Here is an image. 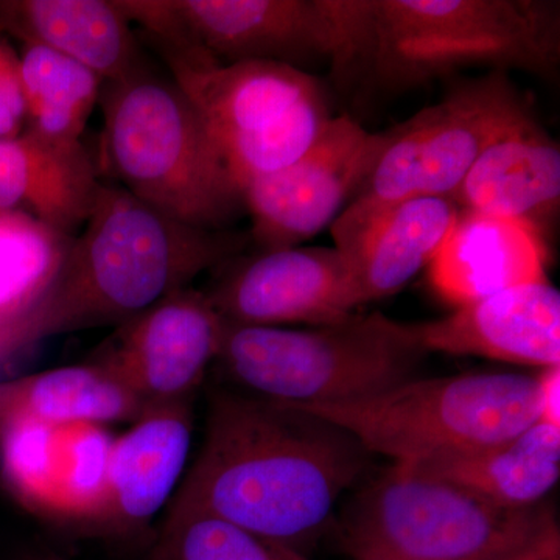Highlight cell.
<instances>
[{
  "label": "cell",
  "mask_w": 560,
  "mask_h": 560,
  "mask_svg": "<svg viewBox=\"0 0 560 560\" xmlns=\"http://www.w3.org/2000/svg\"><path fill=\"white\" fill-rule=\"evenodd\" d=\"M0 33L57 51L97 73L103 83L150 66L114 0H0Z\"/></svg>",
  "instance_id": "cell-18"
},
{
  "label": "cell",
  "mask_w": 560,
  "mask_h": 560,
  "mask_svg": "<svg viewBox=\"0 0 560 560\" xmlns=\"http://www.w3.org/2000/svg\"><path fill=\"white\" fill-rule=\"evenodd\" d=\"M150 560H308L302 552L201 512L168 510Z\"/></svg>",
  "instance_id": "cell-26"
},
{
  "label": "cell",
  "mask_w": 560,
  "mask_h": 560,
  "mask_svg": "<svg viewBox=\"0 0 560 560\" xmlns=\"http://www.w3.org/2000/svg\"><path fill=\"white\" fill-rule=\"evenodd\" d=\"M298 408L397 464L500 444L539 420L536 377L503 372L411 378L363 399Z\"/></svg>",
  "instance_id": "cell-8"
},
{
  "label": "cell",
  "mask_w": 560,
  "mask_h": 560,
  "mask_svg": "<svg viewBox=\"0 0 560 560\" xmlns=\"http://www.w3.org/2000/svg\"><path fill=\"white\" fill-rule=\"evenodd\" d=\"M345 551L353 560H393L374 555V552L357 550V548H346ZM503 560H560V540L551 541V544L544 545V547L536 548V550L526 551L523 555Z\"/></svg>",
  "instance_id": "cell-30"
},
{
  "label": "cell",
  "mask_w": 560,
  "mask_h": 560,
  "mask_svg": "<svg viewBox=\"0 0 560 560\" xmlns=\"http://www.w3.org/2000/svg\"><path fill=\"white\" fill-rule=\"evenodd\" d=\"M452 200L460 212L518 221L548 242L560 206V147L533 119L478 158Z\"/></svg>",
  "instance_id": "cell-16"
},
{
  "label": "cell",
  "mask_w": 560,
  "mask_h": 560,
  "mask_svg": "<svg viewBox=\"0 0 560 560\" xmlns=\"http://www.w3.org/2000/svg\"><path fill=\"white\" fill-rule=\"evenodd\" d=\"M156 49L198 50L220 65L268 61L304 70L329 62L348 91L364 0H114Z\"/></svg>",
  "instance_id": "cell-7"
},
{
  "label": "cell",
  "mask_w": 560,
  "mask_h": 560,
  "mask_svg": "<svg viewBox=\"0 0 560 560\" xmlns=\"http://www.w3.org/2000/svg\"><path fill=\"white\" fill-rule=\"evenodd\" d=\"M114 440L97 423L58 427L49 515L51 521L98 523Z\"/></svg>",
  "instance_id": "cell-25"
},
{
  "label": "cell",
  "mask_w": 560,
  "mask_h": 560,
  "mask_svg": "<svg viewBox=\"0 0 560 560\" xmlns=\"http://www.w3.org/2000/svg\"><path fill=\"white\" fill-rule=\"evenodd\" d=\"M58 427L14 422L0 429V471L28 510L49 515Z\"/></svg>",
  "instance_id": "cell-27"
},
{
  "label": "cell",
  "mask_w": 560,
  "mask_h": 560,
  "mask_svg": "<svg viewBox=\"0 0 560 560\" xmlns=\"http://www.w3.org/2000/svg\"><path fill=\"white\" fill-rule=\"evenodd\" d=\"M20 57L27 105L25 130L54 145H83L81 136L101 102V77L35 44H22Z\"/></svg>",
  "instance_id": "cell-24"
},
{
  "label": "cell",
  "mask_w": 560,
  "mask_h": 560,
  "mask_svg": "<svg viewBox=\"0 0 560 560\" xmlns=\"http://www.w3.org/2000/svg\"><path fill=\"white\" fill-rule=\"evenodd\" d=\"M224 320L205 291H175L116 327L90 363L108 372L143 408L191 404L219 357Z\"/></svg>",
  "instance_id": "cell-12"
},
{
  "label": "cell",
  "mask_w": 560,
  "mask_h": 560,
  "mask_svg": "<svg viewBox=\"0 0 560 560\" xmlns=\"http://www.w3.org/2000/svg\"><path fill=\"white\" fill-rule=\"evenodd\" d=\"M191 433V404H175L147 410L114 440L108 492L97 525L131 530L156 515L186 469Z\"/></svg>",
  "instance_id": "cell-19"
},
{
  "label": "cell",
  "mask_w": 560,
  "mask_h": 560,
  "mask_svg": "<svg viewBox=\"0 0 560 560\" xmlns=\"http://www.w3.org/2000/svg\"><path fill=\"white\" fill-rule=\"evenodd\" d=\"M537 381V422L560 429V366L545 368Z\"/></svg>",
  "instance_id": "cell-29"
},
{
  "label": "cell",
  "mask_w": 560,
  "mask_h": 560,
  "mask_svg": "<svg viewBox=\"0 0 560 560\" xmlns=\"http://www.w3.org/2000/svg\"><path fill=\"white\" fill-rule=\"evenodd\" d=\"M415 330L429 353L560 366V293L548 280L526 283L415 324Z\"/></svg>",
  "instance_id": "cell-14"
},
{
  "label": "cell",
  "mask_w": 560,
  "mask_h": 560,
  "mask_svg": "<svg viewBox=\"0 0 560 560\" xmlns=\"http://www.w3.org/2000/svg\"><path fill=\"white\" fill-rule=\"evenodd\" d=\"M400 466L453 482L503 506L529 508L539 504L559 480L560 429L534 422L500 444Z\"/></svg>",
  "instance_id": "cell-21"
},
{
  "label": "cell",
  "mask_w": 560,
  "mask_h": 560,
  "mask_svg": "<svg viewBox=\"0 0 560 560\" xmlns=\"http://www.w3.org/2000/svg\"><path fill=\"white\" fill-rule=\"evenodd\" d=\"M27 127L21 57L0 33V139L20 136Z\"/></svg>",
  "instance_id": "cell-28"
},
{
  "label": "cell",
  "mask_w": 560,
  "mask_h": 560,
  "mask_svg": "<svg viewBox=\"0 0 560 560\" xmlns=\"http://www.w3.org/2000/svg\"><path fill=\"white\" fill-rule=\"evenodd\" d=\"M160 55L241 189L300 160L334 119L323 84L305 70L268 61L220 65L200 54Z\"/></svg>",
  "instance_id": "cell-9"
},
{
  "label": "cell",
  "mask_w": 560,
  "mask_h": 560,
  "mask_svg": "<svg viewBox=\"0 0 560 560\" xmlns=\"http://www.w3.org/2000/svg\"><path fill=\"white\" fill-rule=\"evenodd\" d=\"M342 548L393 560H503L560 540L551 510L511 508L394 464L342 512Z\"/></svg>",
  "instance_id": "cell-6"
},
{
  "label": "cell",
  "mask_w": 560,
  "mask_h": 560,
  "mask_svg": "<svg viewBox=\"0 0 560 560\" xmlns=\"http://www.w3.org/2000/svg\"><path fill=\"white\" fill-rule=\"evenodd\" d=\"M559 61L552 0H371L360 88L400 94L470 68L552 79Z\"/></svg>",
  "instance_id": "cell-3"
},
{
  "label": "cell",
  "mask_w": 560,
  "mask_h": 560,
  "mask_svg": "<svg viewBox=\"0 0 560 560\" xmlns=\"http://www.w3.org/2000/svg\"><path fill=\"white\" fill-rule=\"evenodd\" d=\"M102 167L165 215L208 231L237 220L242 189L200 113L172 77L149 68L103 83Z\"/></svg>",
  "instance_id": "cell-4"
},
{
  "label": "cell",
  "mask_w": 560,
  "mask_h": 560,
  "mask_svg": "<svg viewBox=\"0 0 560 560\" xmlns=\"http://www.w3.org/2000/svg\"><path fill=\"white\" fill-rule=\"evenodd\" d=\"M73 237L18 210H0V363L24 350L22 329L68 256Z\"/></svg>",
  "instance_id": "cell-23"
},
{
  "label": "cell",
  "mask_w": 560,
  "mask_h": 560,
  "mask_svg": "<svg viewBox=\"0 0 560 560\" xmlns=\"http://www.w3.org/2000/svg\"><path fill=\"white\" fill-rule=\"evenodd\" d=\"M205 293L221 319L234 326H326L360 305L348 261L335 246L260 253L238 261Z\"/></svg>",
  "instance_id": "cell-13"
},
{
  "label": "cell",
  "mask_w": 560,
  "mask_h": 560,
  "mask_svg": "<svg viewBox=\"0 0 560 560\" xmlns=\"http://www.w3.org/2000/svg\"><path fill=\"white\" fill-rule=\"evenodd\" d=\"M143 412L138 397L90 361L0 382V429L14 422H136Z\"/></svg>",
  "instance_id": "cell-22"
},
{
  "label": "cell",
  "mask_w": 560,
  "mask_h": 560,
  "mask_svg": "<svg viewBox=\"0 0 560 560\" xmlns=\"http://www.w3.org/2000/svg\"><path fill=\"white\" fill-rule=\"evenodd\" d=\"M381 132L345 114L282 171L254 178L242 189L250 217L249 241L260 253L298 248L340 215L370 173Z\"/></svg>",
  "instance_id": "cell-11"
},
{
  "label": "cell",
  "mask_w": 560,
  "mask_h": 560,
  "mask_svg": "<svg viewBox=\"0 0 560 560\" xmlns=\"http://www.w3.org/2000/svg\"><path fill=\"white\" fill-rule=\"evenodd\" d=\"M371 453L329 420L217 386L172 511L201 512L304 555Z\"/></svg>",
  "instance_id": "cell-1"
},
{
  "label": "cell",
  "mask_w": 560,
  "mask_h": 560,
  "mask_svg": "<svg viewBox=\"0 0 560 560\" xmlns=\"http://www.w3.org/2000/svg\"><path fill=\"white\" fill-rule=\"evenodd\" d=\"M533 119L528 98L508 72L490 70L453 84L440 103L381 132L374 164L331 232L408 198H451L492 143Z\"/></svg>",
  "instance_id": "cell-10"
},
{
  "label": "cell",
  "mask_w": 560,
  "mask_h": 560,
  "mask_svg": "<svg viewBox=\"0 0 560 560\" xmlns=\"http://www.w3.org/2000/svg\"><path fill=\"white\" fill-rule=\"evenodd\" d=\"M27 560H66L55 552H40V555L31 556Z\"/></svg>",
  "instance_id": "cell-31"
},
{
  "label": "cell",
  "mask_w": 560,
  "mask_h": 560,
  "mask_svg": "<svg viewBox=\"0 0 560 560\" xmlns=\"http://www.w3.org/2000/svg\"><path fill=\"white\" fill-rule=\"evenodd\" d=\"M548 242L518 221L459 212L429 267L431 289L453 307L499 291L544 282Z\"/></svg>",
  "instance_id": "cell-17"
},
{
  "label": "cell",
  "mask_w": 560,
  "mask_h": 560,
  "mask_svg": "<svg viewBox=\"0 0 560 560\" xmlns=\"http://www.w3.org/2000/svg\"><path fill=\"white\" fill-rule=\"evenodd\" d=\"M249 234L189 226L102 183L94 209L22 329L24 349L69 331L136 318L202 272L228 264Z\"/></svg>",
  "instance_id": "cell-2"
},
{
  "label": "cell",
  "mask_w": 560,
  "mask_h": 560,
  "mask_svg": "<svg viewBox=\"0 0 560 560\" xmlns=\"http://www.w3.org/2000/svg\"><path fill=\"white\" fill-rule=\"evenodd\" d=\"M459 212L448 197L408 198L357 226L331 232L335 248L348 261L360 305L399 293L429 268Z\"/></svg>",
  "instance_id": "cell-15"
},
{
  "label": "cell",
  "mask_w": 560,
  "mask_h": 560,
  "mask_svg": "<svg viewBox=\"0 0 560 560\" xmlns=\"http://www.w3.org/2000/svg\"><path fill=\"white\" fill-rule=\"evenodd\" d=\"M427 355L415 324L374 312L302 330L224 323L213 366L235 390L307 407L363 399L411 381Z\"/></svg>",
  "instance_id": "cell-5"
},
{
  "label": "cell",
  "mask_w": 560,
  "mask_h": 560,
  "mask_svg": "<svg viewBox=\"0 0 560 560\" xmlns=\"http://www.w3.org/2000/svg\"><path fill=\"white\" fill-rule=\"evenodd\" d=\"M102 180L83 145L60 147L24 130L0 139V210H18L75 237Z\"/></svg>",
  "instance_id": "cell-20"
}]
</instances>
